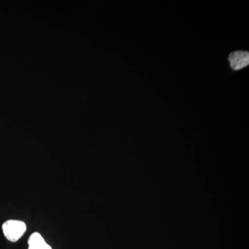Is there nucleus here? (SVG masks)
<instances>
[{
	"instance_id": "nucleus-1",
	"label": "nucleus",
	"mask_w": 249,
	"mask_h": 249,
	"mask_svg": "<svg viewBox=\"0 0 249 249\" xmlns=\"http://www.w3.org/2000/svg\"><path fill=\"white\" fill-rule=\"evenodd\" d=\"M3 232L6 238L10 242H16L19 240L27 231V225L22 221H6L2 226Z\"/></svg>"
},
{
	"instance_id": "nucleus-2",
	"label": "nucleus",
	"mask_w": 249,
	"mask_h": 249,
	"mask_svg": "<svg viewBox=\"0 0 249 249\" xmlns=\"http://www.w3.org/2000/svg\"><path fill=\"white\" fill-rule=\"evenodd\" d=\"M229 61L230 62L232 70L237 71L248 66L249 64V53L248 52L237 51L232 52L229 56Z\"/></svg>"
},
{
	"instance_id": "nucleus-3",
	"label": "nucleus",
	"mask_w": 249,
	"mask_h": 249,
	"mask_svg": "<svg viewBox=\"0 0 249 249\" xmlns=\"http://www.w3.org/2000/svg\"><path fill=\"white\" fill-rule=\"evenodd\" d=\"M28 249H52L39 232H34L28 240Z\"/></svg>"
}]
</instances>
